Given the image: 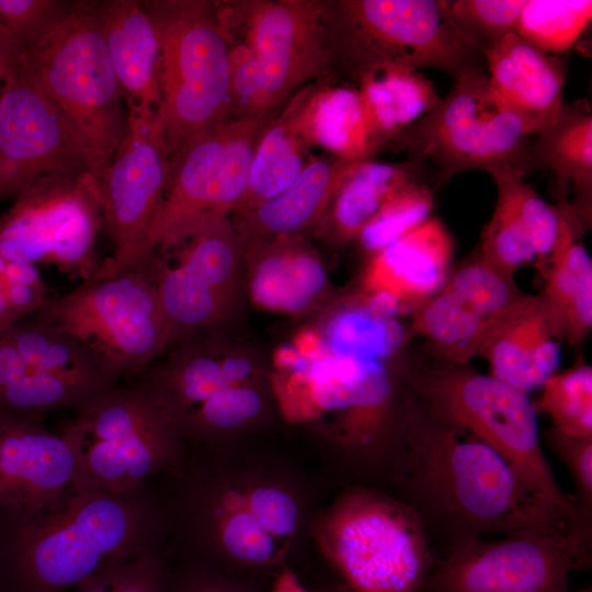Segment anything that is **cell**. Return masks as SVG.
I'll list each match as a JSON object with an SVG mask.
<instances>
[{"instance_id": "cell-1", "label": "cell", "mask_w": 592, "mask_h": 592, "mask_svg": "<svg viewBox=\"0 0 592 592\" xmlns=\"http://www.w3.org/2000/svg\"><path fill=\"white\" fill-rule=\"evenodd\" d=\"M403 420L414 511L423 523L446 528L454 544L487 535L584 534L499 452L424 410L412 395Z\"/></svg>"}, {"instance_id": "cell-2", "label": "cell", "mask_w": 592, "mask_h": 592, "mask_svg": "<svg viewBox=\"0 0 592 592\" xmlns=\"http://www.w3.org/2000/svg\"><path fill=\"white\" fill-rule=\"evenodd\" d=\"M166 501L148 485L111 493L68 488L55 504L0 509V592H62L102 570L162 551Z\"/></svg>"}, {"instance_id": "cell-3", "label": "cell", "mask_w": 592, "mask_h": 592, "mask_svg": "<svg viewBox=\"0 0 592 592\" xmlns=\"http://www.w3.org/2000/svg\"><path fill=\"white\" fill-rule=\"evenodd\" d=\"M71 446V488L129 493L159 473L184 468L181 437L152 392L137 378L75 411L58 432Z\"/></svg>"}, {"instance_id": "cell-4", "label": "cell", "mask_w": 592, "mask_h": 592, "mask_svg": "<svg viewBox=\"0 0 592 592\" xmlns=\"http://www.w3.org/2000/svg\"><path fill=\"white\" fill-rule=\"evenodd\" d=\"M22 59L100 180L125 133L128 111L102 35L98 1H76L71 14Z\"/></svg>"}, {"instance_id": "cell-5", "label": "cell", "mask_w": 592, "mask_h": 592, "mask_svg": "<svg viewBox=\"0 0 592 592\" xmlns=\"http://www.w3.org/2000/svg\"><path fill=\"white\" fill-rule=\"evenodd\" d=\"M409 383L433 415L494 448L578 528L587 531L574 496L561 490L544 455L537 410L526 392L490 374L451 364L411 375Z\"/></svg>"}, {"instance_id": "cell-6", "label": "cell", "mask_w": 592, "mask_h": 592, "mask_svg": "<svg viewBox=\"0 0 592 592\" xmlns=\"http://www.w3.org/2000/svg\"><path fill=\"white\" fill-rule=\"evenodd\" d=\"M160 44L156 110L170 158L198 134L227 121L230 45L209 3L146 1Z\"/></svg>"}, {"instance_id": "cell-7", "label": "cell", "mask_w": 592, "mask_h": 592, "mask_svg": "<svg viewBox=\"0 0 592 592\" xmlns=\"http://www.w3.org/2000/svg\"><path fill=\"white\" fill-rule=\"evenodd\" d=\"M35 318L80 342L116 383L143 373L172 342L146 260L49 296Z\"/></svg>"}, {"instance_id": "cell-8", "label": "cell", "mask_w": 592, "mask_h": 592, "mask_svg": "<svg viewBox=\"0 0 592 592\" xmlns=\"http://www.w3.org/2000/svg\"><path fill=\"white\" fill-rule=\"evenodd\" d=\"M530 137L477 68L455 79L447 95L402 133V144L415 162H432L446 181L469 170L512 169L525 177L536 168Z\"/></svg>"}, {"instance_id": "cell-9", "label": "cell", "mask_w": 592, "mask_h": 592, "mask_svg": "<svg viewBox=\"0 0 592 592\" xmlns=\"http://www.w3.org/2000/svg\"><path fill=\"white\" fill-rule=\"evenodd\" d=\"M325 549L351 592H419L435 561L411 508L368 492L342 499L325 522Z\"/></svg>"}, {"instance_id": "cell-10", "label": "cell", "mask_w": 592, "mask_h": 592, "mask_svg": "<svg viewBox=\"0 0 592 592\" xmlns=\"http://www.w3.org/2000/svg\"><path fill=\"white\" fill-rule=\"evenodd\" d=\"M262 121L227 119L192 138L170 158L169 185L146 258L167 253L234 214L248 185Z\"/></svg>"}, {"instance_id": "cell-11", "label": "cell", "mask_w": 592, "mask_h": 592, "mask_svg": "<svg viewBox=\"0 0 592 592\" xmlns=\"http://www.w3.org/2000/svg\"><path fill=\"white\" fill-rule=\"evenodd\" d=\"M101 228L100 184L91 172L43 177L0 216V253L10 261L53 265L87 282L101 265Z\"/></svg>"}, {"instance_id": "cell-12", "label": "cell", "mask_w": 592, "mask_h": 592, "mask_svg": "<svg viewBox=\"0 0 592 592\" xmlns=\"http://www.w3.org/2000/svg\"><path fill=\"white\" fill-rule=\"evenodd\" d=\"M346 43L362 77L384 67L435 68L454 79L480 68L482 54L455 25L444 0L340 3Z\"/></svg>"}, {"instance_id": "cell-13", "label": "cell", "mask_w": 592, "mask_h": 592, "mask_svg": "<svg viewBox=\"0 0 592 592\" xmlns=\"http://www.w3.org/2000/svg\"><path fill=\"white\" fill-rule=\"evenodd\" d=\"M127 111L125 133L99 180L102 228L113 253L91 280L114 275L146 258L169 185L170 152L156 109L133 105Z\"/></svg>"}, {"instance_id": "cell-14", "label": "cell", "mask_w": 592, "mask_h": 592, "mask_svg": "<svg viewBox=\"0 0 592 592\" xmlns=\"http://www.w3.org/2000/svg\"><path fill=\"white\" fill-rule=\"evenodd\" d=\"M589 554L576 532L466 539L435 561L422 591L570 592V572L587 567Z\"/></svg>"}, {"instance_id": "cell-15", "label": "cell", "mask_w": 592, "mask_h": 592, "mask_svg": "<svg viewBox=\"0 0 592 592\" xmlns=\"http://www.w3.org/2000/svg\"><path fill=\"white\" fill-rule=\"evenodd\" d=\"M170 264L152 253L146 260L170 327L172 342L210 330L232 312L243 248L229 218L189 238Z\"/></svg>"}, {"instance_id": "cell-16", "label": "cell", "mask_w": 592, "mask_h": 592, "mask_svg": "<svg viewBox=\"0 0 592 592\" xmlns=\"http://www.w3.org/2000/svg\"><path fill=\"white\" fill-rule=\"evenodd\" d=\"M81 172H91L83 146L21 58L0 92V201L43 177Z\"/></svg>"}, {"instance_id": "cell-17", "label": "cell", "mask_w": 592, "mask_h": 592, "mask_svg": "<svg viewBox=\"0 0 592 592\" xmlns=\"http://www.w3.org/2000/svg\"><path fill=\"white\" fill-rule=\"evenodd\" d=\"M246 46L271 109L326 65L320 8L307 1H266L251 5Z\"/></svg>"}, {"instance_id": "cell-18", "label": "cell", "mask_w": 592, "mask_h": 592, "mask_svg": "<svg viewBox=\"0 0 592 592\" xmlns=\"http://www.w3.org/2000/svg\"><path fill=\"white\" fill-rule=\"evenodd\" d=\"M77 464L69 443L38 419L0 413V509L36 512L57 503Z\"/></svg>"}, {"instance_id": "cell-19", "label": "cell", "mask_w": 592, "mask_h": 592, "mask_svg": "<svg viewBox=\"0 0 592 592\" xmlns=\"http://www.w3.org/2000/svg\"><path fill=\"white\" fill-rule=\"evenodd\" d=\"M563 334L540 295L523 294L487 329L477 351L490 375L526 394L558 373Z\"/></svg>"}, {"instance_id": "cell-20", "label": "cell", "mask_w": 592, "mask_h": 592, "mask_svg": "<svg viewBox=\"0 0 592 592\" xmlns=\"http://www.w3.org/2000/svg\"><path fill=\"white\" fill-rule=\"evenodd\" d=\"M483 57L491 88L531 136L555 123L563 105L566 76L559 56L540 50L514 32L488 49Z\"/></svg>"}, {"instance_id": "cell-21", "label": "cell", "mask_w": 592, "mask_h": 592, "mask_svg": "<svg viewBox=\"0 0 592 592\" xmlns=\"http://www.w3.org/2000/svg\"><path fill=\"white\" fill-rule=\"evenodd\" d=\"M453 250L443 221L430 217L373 254L363 278L364 293L386 295L412 311L445 283Z\"/></svg>"}, {"instance_id": "cell-22", "label": "cell", "mask_w": 592, "mask_h": 592, "mask_svg": "<svg viewBox=\"0 0 592 592\" xmlns=\"http://www.w3.org/2000/svg\"><path fill=\"white\" fill-rule=\"evenodd\" d=\"M98 16L126 107L160 103V44L143 2L98 1Z\"/></svg>"}, {"instance_id": "cell-23", "label": "cell", "mask_w": 592, "mask_h": 592, "mask_svg": "<svg viewBox=\"0 0 592 592\" xmlns=\"http://www.w3.org/2000/svg\"><path fill=\"white\" fill-rule=\"evenodd\" d=\"M243 249L249 267V295L260 308L299 315L322 300L328 277L314 251L292 238L253 243Z\"/></svg>"}, {"instance_id": "cell-24", "label": "cell", "mask_w": 592, "mask_h": 592, "mask_svg": "<svg viewBox=\"0 0 592 592\" xmlns=\"http://www.w3.org/2000/svg\"><path fill=\"white\" fill-rule=\"evenodd\" d=\"M355 162L341 158L334 161L314 160L281 193L238 215L234 226L242 248L293 238L311 226L329 207Z\"/></svg>"}, {"instance_id": "cell-25", "label": "cell", "mask_w": 592, "mask_h": 592, "mask_svg": "<svg viewBox=\"0 0 592 592\" xmlns=\"http://www.w3.org/2000/svg\"><path fill=\"white\" fill-rule=\"evenodd\" d=\"M53 372L36 358L12 328L0 331V413L38 419L79 408L103 394Z\"/></svg>"}, {"instance_id": "cell-26", "label": "cell", "mask_w": 592, "mask_h": 592, "mask_svg": "<svg viewBox=\"0 0 592 592\" xmlns=\"http://www.w3.org/2000/svg\"><path fill=\"white\" fill-rule=\"evenodd\" d=\"M557 208V238L542 273L545 285L539 295L558 319L563 340L578 345L592 328V260L580 242L582 227L571 205L559 200Z\"/></svg>"}, {"instance_id": "cell-27", "label": "cell", "mask_w": 592, "mask_h": 592, "mask_svg": "<svg viewBox=\"0 0 592 592\" xmlns=\"http://www.w3.org/2000/svg\"><path fill=\"white\" fill-rule=\"evenodd\" d=\"M402 311L400 304L386 295L363 293L327 316L319 338L332 355L389 364L411 337L398 319Z\"/></svg>"}, {"instance_id": "cell-28", "label": "cell", "mask_w": 592, "mask_h": 592, "mask_svg": "<svg viewBox=\"0 0 592 592\" xmlns=\"http://www.w3.org/2000/svg\"><path fill=\"white\" fill-rule=\"evenodd\" d=\"M531 145L535 167L546 166L556 175L559 200L569 182L577 190L572 212L582 227L590 223L592 196V114L587 102L565 104L555 123L536 135Z\"/></svg>"}, {"instance_id": "cell-29", "label": "cell", "mask_w": 592, "mask_h": 592, "mask_svg": "<svg viewBox=\"0 0 592 592\" xmlns=\"http://www.w3.org/2000/svg\"><path fill=\"white\" fill-rule=\"evenodd\" d=\"M360 93L374 149L402 134L442 100L433 83L418 70L395 66L364 75Z\"/></svg>"}, {"instance_id": "cell-30", "label": "cell", "mask_w": 592, "mask_h": 592, "mask_svg": "<svg viewBox=\"0 0 592 592\" xmlns=\"http://www.w3.org/2000/svg\"><path fill=\"white\" fill-rule=\"evenodd\" d=\"M301 137L350 161L375 150L360 91L335 88L318 94L295 117Z\"/></svg>"}, {"instance_id": "cell-31", "label": "cell", "mask_w": 592, "mask_h": 592, "mask_svg": "<svg viewBox=\"0 0 592 592\" xmlns=\"http://www.w3.org/2000/svg\"><path fill=\"white\" fill-rule=\"evenodd\" d=\"M420 163L356 161L343 179L330 209V229L339 241L356 238L383 204L401 186L415 181Z\"/></svg>"}, {"instance_id": "cell-32", "label": "cell", "mask_w": 592, "mask_h": 592, "mask_svg": "<svg viewBox=\"0 0 592 592\" xmlns=\"http://www.w3.org/2000/svg\"><path fill=\"white\" fill-rule=\"evenodd\" d=\"M411 333L428 339L447 364L465 366L477 356L480 342L494 321L443 285L412 311Z\"/></svg>"}, {"instance_id": "cell-33", "label": "cell", "mask_w": 592, "mask_h": 592, "mask_svg": "<svg viewBox=\"0 0 592 592\" xmlns=\"http://www.w3.org/2000/svg\"><path fill=\"white\" fill-rule=\"evenodd\" d=\"M295 110L289 109L258 138L250 166L248 185L235 209L236 216L244 214L274 197L301 173L307 166L305 139L295 123Z\"/></svg>"}, {"instance_id": "cell-34", "label": "cell", "mask_w": 592, "mask_h": 592, "mask_svg": "<svg viewBox=\"0 0 592 592\" xmlns=\"http://www.w3.org/2000/svg\"><path fill=\"white\" fill-rule=\"evenodd\" d=\"M590 0H525L515 33L543 52L570 48L590 24Z\"/></svg>"}, {"instance_id": "cell-35", "label": "cell", "mask_w": 592, "mask_h": 592, "mask_svg": "<svg viewBox=\"0 0 592 592\" xmlns=\"http://www.w3.org/2000/svg\"><path fill=\"white\" fill-rule=\"evenodd\" d=\"M535 408L546 413L553 430L571 437H592V367L578 361L540 387Z\"/></svg>"}, {"instance_id": "cell-36", "label": "cell", "mask_w": 592, "mask_h": 592, "mask_svg": "<svg viewBox=\"0 0 592 592\" xmlns=\"http://www.w3.org/2000/svg\"><path fill=\"white\" fill-rule=\"evenodd\" d=\"M264 407L253 382L229 385L184 415L174 425L181 440H208L255 419Z\"/></svg>"}, {"instance_id": "cell-37", "label": "cell", "mask_w": 592, "mask_h": 592, "mask_svg": "<svg viewBox=\"0 0 592 592\" xmlns=\"http://www.w3.org/2000/svg\"><path fill=\"white\" fill-rule=\"evenodd\" d=\"M489 174L493 178L498 192L509 200L524 227L535 253L536 265L543 273L557 238V206L547 204L515 170L498 169Z\"/></svg>"}, {"instance_id": "cell-38", "label": "cell", "mask_w": 592, "mask_h": 592, "mask_svg": "<svg viewBox=\"0 0 592 592\" xmlns=\"http://www.w3.org/2000/svg\"><path fill=\"white\" fill-rule=\"evenodd\" d=\"M433 206L431 187L417 180L409 182L383 204L356 238L374 254L430 218Z\"/></svg>"}, {"instance_id": "cell-39", "label": "cell", "mask_w": 592, "mask_h": 592, "mask_svg": "<svg viewBox=\"0 0 592 592\" xmlns=\"http://www.w3.org/2000/svg\"><path fill=\"white\" fill-rule=\"evenodd\" d=\"M443 285L491 321L523 295L513 275L487 261L479 252L448 274Z\"/></svg>"}, {"instance_id": "cell-40", "label": "cell", "mask_w": 592, "mask_h": 592, "mask_svg": "<svg viewBox=\"0 0 592 592\" xmlns=\"http://www.w3.org/2000/svg\"><path fill=\"white\" fill-rule=\"evenodd\" d=\"M525 0H453L449 14L462 34L482 55L516 31Z\"/></svg>"}, {"instance_id": "cell-41", "label": "cell", "mask_w": 592, "mask_h": 592, "mask_svg": "<svg viewBox=\"0 0 592 592\" xmlns=\"http://www.w3.org/2000/svg\"><path fill=\"white\" fill-rule=\"evenodd\" d=\"M479 253L511 275L522 265L535 261L530 238L502 193L498 192L496 208L482 230Z\"/></svg>"}, {"instance_id": "cell-42", "label": "cell", "mask_w": 592, "mask_h": 592, "mask_svg": "<svg viewBox=\"0 0 592 592\" xmlns=\"http://www.w3.org/2000/svg\"><path fill=\"white\" fill-rule=\"evenodd\" d=\"M75 4L60 0H0V26L26 53L59 26Z\"/></svg>"}, {"instance_id": "cell-43", "label": "cell", "mask_w": 592, "mask_h": 592, "mask_svg": "<svg viewBox=\"0 0 592 592\" xmlns=\"http://www.w3.org/2000/svg\"><path fill=\"white\" fill-rule=\"evenodd\" d=\"M169 566L162 551L109 567L81 582L78 592H166Z\"/></svg>"}, {"instance_id": "cell-44", "label": "cell", "mask_w": 592, "mask_h": 592, "mask_svg": "<svg viewBox=\"0 0 592 592\" xmlns=\"http://www.w3.org/2000/svg\"><path fill=\"white\" fill-rule=\"evenodd\" d=\"M271 110L255 62L246 44L230 47V111L236 118L264 117Z\"/></svg>"}, {"instance_id": "cell-45", "label": "cell", "mask_w": 592, "mask_h": 592, "mask_svg": "<svg viewBox=\"0 0 592 592\" xmlns=\"http://www.w3.org/2000/svg\"><path fill=\"white\" fill-rule=\"evenodd\" d=\"M248 510L262 526L277 540L291 536L298 523V505L285 490L260 486L242 493Z\"/></svg>"}, {"instance_id": "cell-46", "label": "cell", "mask_w": 592, "mask_h": 592, "mask_svg": "<svg viewBox=\"0 0 592 592\" xmlns=\"http://www.w3.org/2000/svg\"><path fill=\"white\" fill-rule=\"evenodd\" d=\"M547 442L566 465L576 488L574 498L588 521L592 504V437H571L551 429Z\"/></svg>"}, {"instance_id": "cell-47", "label": "cell", "mask_w": 592, "mask_h": 592, "mask_svg": "<svg viewBox=\"0 0 592 592\" xmlns=\"http://www.w3.org/2000/svg\"><path fill=\"white\" fill-rule=\"evenodd\" d=\"M5 297L15 323L35 315L49 297L37 265L8 260Z\"/></svg>"}, {"instance_id": "cell-48", "label": "cell", "mask_w": 592, "mask_h": 592, "mask_svg": "<svg viewBox=\"0 0 592 592\" xmlns=\"http://www.w3.org/2000/svg\"><path fill=\"white\" fill-rule=\"evenodd\" d=\"M166 592H236L212 568L186 561L179 569L169 568Z\"/></svg>"}, {"instance_id": "cell-49", "label": "cell", "mask_w": 592, "mask_h": 592, "mask_svg": "<svg viewBox=\"0 0 592 592\" xmlns=\"http://www.w3.org/2000/svg\"><path fill=\"white\" fill-rule=\"evenodd\" d=\"M24 52L11 34L0 26V92L12 69L21 60Z\"/></svg>"}, {"instance_id": "cell-50", "label": "cell", "mask_w": 592, "mask_h": 592, "mask_svg": "<svg viewBox=\"0 0 592 592\" xmlns=\"http://www.w3.org/2000/svg\"><path fill=\"white\" fill-rule=\"evenodd\" d=\"M8 260L0 253V331H3L15 322L12 319L5 297V266Z\"/></svg>"}, {"instance_id": "cell-51", "label": "cell", "mask_w": 592, "mask_h": 592, "mask_svg": "<svg viewBox=\"0 0 592 592\" xmlns=\"http://www.w3.org/2000/svg\"><path fill=\"white\" fill-rule=\"evenodd\" d=\"M271 592H308L291 571H284L276 579Z\"/></svg>"}, {"instance_id": "cell-52", "label": "cell", "mask_w": 592, "mask_h": 592, "mask_svg": "<svg viewBox=\"0 0 592 592\" xmlns=\"http://www.w3.org/2000/svg\"><path fill=\"white\" fill-rule=\"evenodd\" d=\"M580 592H592V589H591V587H588V588H584L583 590H581Z\"/></svg>"}]
</instances>
